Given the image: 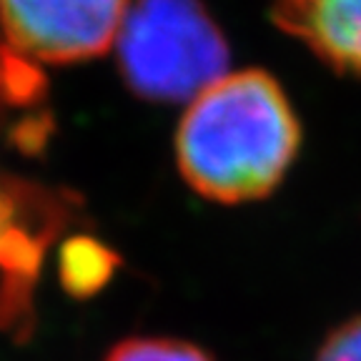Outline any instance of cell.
I'll list each match as a JSON object with an SVG mask.
<instances>
[{
	"mask_svg": "<svg viewBox=\"0 0 361 361\" xmlns=\"http://www.w3.org/2000/svg\"><path fill=\"white\" fill-rule=\"evenodd\" d=\"M299 146V118L286 93L259 68L224 75L198 93L176 135L186 183L221 203L269 196Z\"/></svg>",
	"mask_w": 361,
	"mask_h": 361,
	"instance_id": "obj_1",
	"label": "cell"
},
{
	"mask_svg": "<svg viewBox=\"0 0 361 361\" xmlns=\"http://www.w3.org/2000/svg\"><path fill=\"white\" fill-rule=\"evenodd\" d=\"M228 43L201 0H133L118 33V68L143 101L178 103L226 75Z\"/></svg>",
	"mask_w": 361,
	"mask_h": 361,
	"instance_id": "obj_2",
	"label": "cell"
},
{
	"mask_svg": "<svg viewBox=\"0 0 361 361\" xmlns=\"http://www.w3.org/2000/svg\"><path fill=\"white\" fill-rule=\"evenodd\" d=\"M73 201L28 180L0 178V331L33 329V288L43 256L71 219Z\"/></svg>",
	"mask_w": 361,
	"mask_h": 361,
	"instance_id": "obj_3",
	"label": "cell"
},
{
	"mask_svg": "<svg viewBox=\"0 0 361 361\" xmlns=\"http://www.w3.org/2000/svg\"><path fill=\"white\" fill-rule=\"evenodd\" d=\"M130 0H0L8 45L25 61L78 63L111 48Z\"/></svg>",
	"mask_w": 361,
	"mask_h": 361,
	"instance_id": "obj_4",
	"label": "cell"
},
{
	"mask_svg": "<svg viewBox=\"0 0 361 361\" xmlns=\"http://www.w3.org/2000/svg\"><path fill=\"white\" fill-rule=\"evenodd\" d=\"M271 13L334 71L361 75V0H274Z\"/></svg>",
	"mask_w": 361,
	"mask_h": 361,
	"instance_id": "obj_5",
	"label": "cell"
},
{
	"mask_svg": "<svg viewBox=\"0 0 361 361\" xmlns=\"http://www.w3.org/2000/svg\"><path fill=\"white\" fill-rule=\"evenodd\" d=\"M116 269L118 256L96 238H71L61 248V281L75 299H88L101 291Z\"/></svg>",
	"mask_w": 361,
	"mask_h": 361,
	"instance_id": "obj_6",
	"label": "cell"
},
{
	"mask_svg": "<svg viewBox=\"0 0 361 361\" xmlns=\"http://www.w3.org/2000/svg\"><path fill=\"white\" fill-rule=\"evenodd\" d=\"M103 361H214V356L183 338L133 336L113 346Z\"/></svg>",
	"mask_w": 361,
	"mask_h": 361,
	"instance_id": "obj_7",
	"label": "cell"
},
{
	"mask_svg": "<svg viewBox=\"0 0 361 361\" xmlns=\"http://www.w3.org/2000/svg\"><path fill=\"white\" fill-rule=\"evenodd\" d=\"M316 361H361V316L334 329L324 338Z\"/></svg>",
	"mask_w": 361,
	"mask_h": 361,
	"instance_id": "obj_8",
	"label": "cell"
},
{
	"mask_svg": "<svg viewBox=\"0 0 361 361\" xmlns=\"http://www.w3.org/2000/svg\"><path fill=\"white\" fill-rule=\"evenodd\" d=\"M30 71L11 45H0V101H25Z\"/></svg>",
	"mask_w": 361,
	"mask_h": 361,
	"instance_id": "obj_9",
	"label": "cell"
}]
</instances>
